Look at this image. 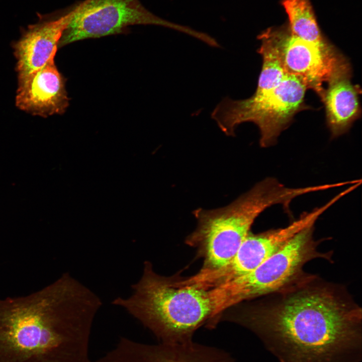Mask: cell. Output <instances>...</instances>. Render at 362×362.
<instances>
[{
    "instance_id": "obj_1",
    "label": "cell",
    "mask_w": 362,
    "mask_h": 362,
    "mask_svg": "<svg viewBox=\"0 0 362 362\" xmlns=\"http://www.w3.org/2000/svg\"><path fill=\"white\" fill-rule=\"evenodd\" d=\"M305 277L270 302L228 312L281 362H359L361 310L341 290Z\"/></svg>"
},
{
    "instance_id": "obj_2",
    "label": "cell",
    "mask_w": 362,
    "mask_h": 362,
    "mask_svg": "<svg viewBox=\"0 0 362 362\" xmlns=\"http://www.w3.org/2000/svg\"><path fill=\"white\" fill-rule=\"evenodd\" d=\"M101 298L68 273L31 294L0 299V362H90Z\"/></svg>"
},
{
    "instance_id": "obj_3",
    "label": "cell",
    "mask_w": 362,
    "mask_h": 362,
    "mask_svg": "<svg viewBox=\"0 0 362 362\" xmlns=\"http://www.w3.org/2000/svg\"><path fill=\"white\" fill-rule=\"evenodd\" d=\"M127 297L112 304L125 310L163 343L192 341L195 332L210 320L212 306L208 290L181 283L180 278L156 273L145 261L138 281Z\"/></svg>"
},
{
    "instance_id": "obj_4",
    "label": "cell",
    "mask_w": 362,
    "mask_h": 362,
    "mask_svg": "<svg viewBox=\"0 0 362 362\" xmlns=\"http://www.w3.org/2000/svg\"><path fill=\"white\" fill-rule=\"evenodd\" d=\"M307 193L305 187L289 188L275 178L267 177L224 207L195 210L197 227L186 242L197 248L204 259L201 268H219L234 256L262 212L281 205L290 213L292 201Z\"/></svg>"
},
{
    "instance_id": "obj_5",
    "label": "cell",
    "mask_w": 362,
    "mask_h": 362,
    "mask_svg": "<svg viewBox=\"0 0 362 362\" xmlns=\"http://www.w3.org/2000/svg\"><path fill=\"white\" fill-rule=\"evenodd\" d=\"M314 225L293 236L282 248L250 272L208 290L212 306L211 320L242 302L275 293L302 278V268L316 258H329L318 251Z\"/></svg>"
},
{
    "instance_id": "obj_6",
    "label": "cell",
    "mask_w": 362,
    "mask_h": 362,
    "mask_svg": "<svg viewBox=\"0 0 362 362\" xmlns=\"http://www.w3.org/2000/svg\"><path fill=\"white\" fill-rule=\"evenodd\" d=\"M308 87L300 77L287 74L281 82L259 97L241 100L225 98L215 108L211 117L227 136H233L241 123L255 124L260 131V145H274L295 115L310 107L304 102Z\"/></svg>"
},
{
    "instance_id": "obj_7",
    "label": "cell",
    "mask_w": 362,
    "mask_h": 362,
    "mask_svg": "<svg viewBox=\"0 0 362 362\" xmlns=\"http://www.w3.org/2000/svg\"><path fill=\"white\" fill-rule=\"evenodd\" d=\"M140 24L160 25L189 32L188 28L154 15L138 0H85L75 8L58 47L78 40L121 33L129 26Z\"/></svg>"
},
{
    "instance_id": "obj_8",
    "label": "cell",
    "mask_w": 362,
    "mask_h": 362,
    "mask_svg": "<svg viewBox=\"0 0 362 362\" xmlns=\"http://www.w3.org/2000/svg\"><path fill=\"white\" fill-rule=\"evenodd\" d=\"M266 31L279 49L286 72L301 78L308 89L322 100L324 83L345 57L327 41L315 43L303 40L292 34L289 27Z\"/></svg>"
},
{
    "instance_id": "obj_9",
    "label": "cell",
    "mask_w": 362,
    "mask_h": 362,
    "mask_svg": "<svg viewBox=\"0 0 362 362\" xmlns=\"http://www.w3.org/2000/svg\"><path fill=\"white\" fill-rule=\"evenodd\" d=\"M339 200V196H335L324 205L302 213L286 227L258 234L250 232L234 256L224 266V275L233 279L252 270L301 230L315 224L319 217Z\"/></svg>"
},
{
    "instance_id": "obj_10",
    "label": "cell",
    "mask_w": 362,
    "mask_h": 362,
    "mask_svg": "<svg viewBox=\"0 0 362 362\" xmlns=\"http://www.w3.org/2000/svg\"><path fill=\"white\" fill-rule=\"evenodd\" d=\"M93 362H234L225 351L193 341L147 344L121 338L117 346Z\"/></svg>"
},
{
    "instance_id": "obj_11",
    "label": "cell",
    "mask_w": 362,
    "mask_h": 362,
    "mask_svg": "<svg viewBox=\"0 0 362 362\" xmlns=\"http://www.w3.org/2000/svg\"><path fill=\"white\" fill-rule=\"evenodd\" d=\"M50 59L40 68L18 77L16 105L20 110L43 117L63 113L69 100L63 77Z\"/></svg>"
},
{
    "instance_id": "obj_12",
    "label": "cell",
    "mask_w": 362,
    "mask_h": 362,
    "mask_svg": "<svg viewBox=\"0 0 362 362\" xmlns=\"http://www.w3.org/2000/svg\"><path fill=\"white\" fill-rule=\"evenodd\" d=\"M75 8L57 19L30 25L14 44L18 77L27 75L54 58L62 35Z\"/></svg>"
},
{
    "instance_id": "obj_13",
    "label": "cell",
    "mask_w": 362,
    "mask_h": 362,
    "mask_svg": "<svg viewBox=\"0 0 362 362\" xmlns=\"http://www.w3.org/2000/svg\"><path fill=\"white\" fill-rule=\"evenodd\" d=\"M350 65L346 58L327 81L321 101L325 108L326 122L332 138L346 133L360 116V89L351 81Z\"/></svg>"
},
{
    "instance_id": "obj_14",
    "label": "cell",
    "mask_w": 362,
    "mask_h": 362,
    "mask_svg": "<svg viewBox=\"0 0 362 362\" xmlns=\"http://www.w3.org/2000/svg\"><path fill=\"white\" fill-rule=\"evenodd\" d=\"M288 15L289 29L297 37L312 43L327 42L322 36L310 0H282Z\"/></svg>"
},
{
    "instance_id": "obj_15",
    "label": "cell",
    "mask_w": 362,
    "mask_h": 362,
    "mask_svg": "<svg viewBox=\"0 0 362 362\" xmlns=\"http://www.w3.org/2000/svg\"><path fill=\"white\" fill-rule=\"evenodd\" d=\"M258 39L261 41V45L258 53L262 57V63L257 87L252 96L254 97L263 95L273 89L287 74L279 49L266 30L258 36Z\"/></svg>"
}]
</instances>
